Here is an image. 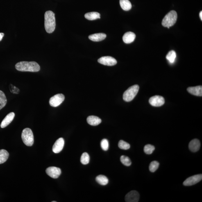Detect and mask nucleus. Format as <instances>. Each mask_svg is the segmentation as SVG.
I'll return each mask as SVG.
<instances>
[{"instance_id": "nucleus-20", "label": "nucleus", "mask_w": 202, "mask_h": 202, "mask_svg": "<svg viewBox=\"0 0 202 202\" xmlns=\"http://www.w3.org/2000/svg\"><path fill=\"white\" fill-rule=\"evenodd\" d=\"M119 3L123 10L128 11L131 9L132 5L129 0H120Z\"/></svg>"}, {"instance_id": "nucleus-14", "label": "nucleus", "mask_w": 202, "mask_h": 202, "mask_svg": "<svg viewBox=\"0 0 202 202\" xmlns=\"http://www.w3.org/2000/svg\"><path fill=\"white\" fill-rule=\"evenodd\" d=\"M200 146H201V144L200 140L197 139H194L191 140L189 143V148L190 151L195 153L199 151Z\"/></svg>"}, {"instance_id": "nucleus-27", "label": "nucleus", "mask_w": 202, "mask_h": 202, "mask_svg": "<svg viewBox=\"0 0 202 202\" xmlns=\"http://www.w3.org/2000/svg\"><path fill=\"white\" fill-rule=\"evenodd\" d=\"M120 160L122 163L125 166H130L131 164V161L130 158L125 155L121 156Z\"/></svg>"}, {"instance_id": "nucleus-19", "label": "nucleus", "mask_w": 202, "mask_h": 202, "mask_svg": "<svg viewBox=\"0 0 202 202\" xmlns=\"http://www.w3.org/2000/svg\"><path fill=\"white\" fill-rule=\"evenodd\" d=\"M85 17L88 20H94L97 19H101V14L97 12H88L85 14Z\"/></svg>"}, {"instance_id": "nucleus-15", "label": "nucleus", "mask_w": 202, "mask_h": 202, "mask_svg": "<svg viewBox=\"0 0 202 202\" xmlns=\"http://www.w3.org/2000/svg\"><path fill=\"white\" fill-rule=\"evenodd\" d=\"M135 35L133 32H129L124 34L122 39L123 41L126 44H130L135 41Z\"/></svg>"}, {"instance_id": "nucleus-5", "label": "nucleus", "mask_w": 202, "mask_h": 202, "mask_svg": "<svg viewBox=\"0 0 202 202\" xmlns=\"http://www.w3.org/2000/svg\"><path fill=\"white\" fill-rule=\"evenodd\" d=\"M21 138L24 144L27 146H31L34 143V136L33 132L29 128H26L23 130Z\"/></svg>"}, {"instance_id": "nucleus-4", "label": "nucleus", "mask_w": 202, "mask_h": 202, "mask_svg": "<svg viewBox=\"0 0 202 202\" xmlns=\"http://www.w3.org/2000/svg\"><path fill=\"white\" fill-rule=\"evenodd\" d=\"M139 89V86L137 85L129 88L127 90L125 91L123 94V99L127 102L132 101L138 93Z\"/></svg>"}, {"instance_id": "nucleus-31", "label": "nucleus", "mask_w": 202, "mask_h": 202, "mask_svg": "<svg viewBox=\"0 0 202 202\" xmlns=\"http://www.w3.org/2000/svg\"><path fill=\"white\" fill-rule=\"evenodd\" d=\"M10 92L13 94H18L19 92V90L18 88L14 86L12 84H10L9 86Z\"/></svg>"}, {"instance_id": "nucleus-28", "label": "nucleus", "mask_w": 202, "mask_h": 202, "mask_svg": "<svg viewBox=\"0 0 202 202\" xmlns=\"http://www.w3.org/2000/svg\"><path fill=\"white\" fill-rule=\"evenodd\" d=\"M159 166V163L157 161H153L150 163L149 166V169L151 172H154L158 169Z\"/></svg>"}, {"instance_id": "nucleus-21", "label": "nucleus", "mask_w": 202, "mask_h": 202, "mask_svg": "<svg viewBox=\"0 0 202 202\" xmlns=\"http://www.w3.org/2000/svg\"><path fill=\"white\" fill-rule=\"evenodd\" d=\"M9 154L6 150L1 149L0 150V164L4 163L8 158Z\"/></svg>"}, {"instance_id": "nucleus-23", "label": "nucleus", "mask_w": 202, "mask_h": 202, "mask_svg": "<svg viewBox=\"0 0 202 202\" xmlns=\"http://www.w3.org/2000/svg\"><path fill=\"white\" fill-rule=\"evenodd\" d=\"M7 99L4 92L0 90V110L6 105Z\"/></svg>"}, {"instance_id": "nucleus-18", "label": "nucleus", "mask_w": 202, "mask_h": 202, "mask_svg": "<svg viewBox=\"0 0 202 202\" xmlns=\"http://www.w3.org/2000/svg\"><path fill=\"white\" fill-rule=\"evenodd\" d=\"M87 122L92 126H97L101 124V120L99 117L95 116H89L87 118Z\"/></svg>"}, {"instance_id": "nucleus-8", "label": "nucleus", "mask_w": 202, "mask_h": 202, "mask_svg": "<svg viewBox=\"0 0 202 202\" xmlns=\"http://www.w3.org/2000/svg\"><path fill=\"white\" fill-rule=\"evenodd\" d=\"M149 103L153 106L160 107L162 106L165 103V100L163 97L155 96L150 98Z\"/></svg>"}, {"instance_id": "nucleus-12", "label": "nucleus", "mask_w": 202, "mask_h": 202, "mask_svg": "<svg viewBox=\"0 0 202 202\" xmlns=\"http://www.w3.org/2000/svg\"><path fill=\"white\" fill-rule=\"evenodd\" d=\"M64 145V139L60 138L57 140L53 147V151L54 153H60L63 149Z\"/></svg>"}, {"instance_id": "nucleus-17", "label": "nucleus", "mask_w": 202, "mask_h": 202, "mask_svg": "<svg viewBox=\"0 0 202 202\" xmlns=\"http://www.w3.org/2000/svg\"><path fill=\"white\" fill-rule=\"evenodd\" d=\"M106 35L103 33L94 34L89 36L88 38L91 41L94 42H99L106 38Z\"/></svg>"}, {"instance_id": "nucleus-9", "label": "nucleus", "mask_w": 202, "mask_h": 202, "mask_svg": "<svg viewBox=\"0 0 202 202\" xmlns=\"http://www.w3.org/2000/svg\"><path fill=\"white\" fill-rule=\"evenodd\" d=\"M98 62L103 65L113 66L117 64V61L115 58L110 56L101 57L98 60Z\"/></svg>"}, {"instance_id": "nucleus-33", "label": "nucleus", "mask_w": 202, "mask_h": 202, "mask_svg": "<svg viewBox=\"0 0 202 202\" xmlns=\"http://www.w3.org/2000/svg\"><path fill=\"white\" fill-rule=\"evenodd\" d=\"M200 19H201V20H202V11H201L200 13Z\"/></svg>"}, {"instance_id": "nucleus-6", "label": "nucleus", "mask_w": 202, "mask_h": 202, "mask_svg": "<svg viewBox=\"0 0 202 202\" xmlns=\"http://www.w3.org/2000/svg\"><path fill=\"white\" fill-rule=\"evenodd\" d=\"M65 99V97L62 94L55 95L49 99V103L50 106L53 107H57L63 102Z\"/></svg>"}, {"instance_id": "nucleus-22", "label": "nucleus", "mask_w": 202, "mask_h": 202, "mask_svg": "<svg viewBox=\"0 0 202 202\" xmlns=\"http://www.w3.org/2000/svg\"><path fill=\"white\" fill-rule=\"evenodd\" d=\"M96 179L98 183L103 186L107 185L109 182L108 178L102 175H100L97 177Z\"/></svg>"}, {"instance_id": "nucleus-30", "label": "nucleus", "mask_w": 202, "mask_h": 202, "mask_svg": "<svg viewBox=\"0 0 202 202\" xmlns=\"http://www.w3.org/2000/svg\"><path fill=\"white\" fill-rule=\"evenodd\" d=\"M101 146L102 149L104 151H107L109 148V143L108 140L106 139H103L101 141Z\"/></svg>"}, {"instance_id": "nucleus-11", "label": "nucleus", "mask_w": 202, "mask_h": 202, "mask_svg": "<svg viewBox=\"0 0 202 202\" xmlns=\"http://www.w3.org/2000/svg\"><path fill=\"white\" fill-rule=\"evenodd\" d=\"M140 198L139 193L136 191H132L128 193L125 197V200L127 202H138Z\"/></svg>"}, {"instance_id": "nucleus-3", "label": "nucleus", "mask_w": 202, "mask_h": 202, "mask_svg": "<svg viewBox=\"0 0 202 202\" xmlns=\"http://www.w3.org/2000/svg\"><path fill=\"white\" fill-rule=\"evenodd\" d=\"M178 14L176 11L172 10L166 15L162 21V25L165 27L169 28L170 27L174 25L176 23Z\"/></svg>"}, {"instance_id": "nucleus-25", "label": "nucleus", "mask_w": 202, "mask_h": 202, "mask_svg": "<svg viewBox=\"0 0 202 202\" xmlns=\"http://www.w3.org/2000/svg\"><path fill=\"white\" fill-rule=\"evenodd\" d=\"M176 57V52L174 51H171L169 52L166 56V58L169 61L170 63H172L174 62Z\"/></svg>"}, {"instance_id": "nucleus-1", "label": "nucleus", "mask_w": 202, "mask_h": 202, "mask_svg": "<svg viewBox=\"0 0 202 202\" xmlns=\"http://www.w3.org/2000/svg\"><path fill=\"white\" fill-rule=\"evenodd\" d=\"M17 71H21L37 72L40 71V67L35 62H18L15 66Z\"/></svg>"}, {"instance_id": "nucleus-2", "label": "nucleus", "mask_w": 202, "mask_h": 202, "mask_svg": "<svg viewBox=\"0 0 202 202\" xmlns=\"http://www.w3.org/2000/svg\"><path fill=\"white\" fill-rule=\"evenodd\" d=\"M45 28L48 33H51L54 31L56 26L55 14L51 11L45 14Z\"/></svg>"}, {"instance_id": "nucleus-34", "label": "nucleus", "mask_w": 202, "mask_h": 202, "mask_svg": "<svg viewBox=\"0 0 202 202\" xmlns=\"http://www.w3.org/2000/svg\"><path fill=\"white\" fill-rule=\"evenodd\" d=\"M52 202H56V201H52Z\"/></svg>"}, {"instance_id": "nucleus-24", "label": "nucleus", "mask_w": 202, "mask_h": 202, "mask_svg": "<svg viewBox=\"0 0 202 202\" xmlns=\"http://www.w3.org/2000/svg\"><path fill=\"white\" fill-rule=\"evenodd\" d=\"M90 156L88 153H83L80 158V162L84 165H87L90 162Z\"/></svg>"}, {"instance_id": "nucleus-26", "label": "nucleus", "mask_w": 202, "mask_h": 202, "mask_svg": "<svg viewBox=\"0 0 202 202\" xmlns=\"http://www.w3.org/2000/svg\"><path fill=\"white\" fill-rule=\"evenodd\" d=\"M155 149L154 146L151 144H148L145 146L144 148V151L145 153L148 155L151 154Z\"/></svg>"}, {"instance_id": "nucleus-16", "label": "nucleus", "mask_w": 202, "mask_h": 202, "mask_svg": "<svg viewBox=\"0 0 202 202\" xmlns=\"http://www.w3.org/2000/svg\"><path fill=\"white\" fill-rule=\"evenodd\" d=\"M187 91L190 94L194 95V96H202V87L201 86L189 87L187 89Z\"/></svg>"}, {"instance_id": "nucleus-13", "label": "nucleus", "mask_w": 202, "mask_h": 202, "mask_svg": "<svg viewBox=\"0 0 202 202\" xmlns=\"http://www.w3.org/2000/svg\"><path fill=\"white\" fill-rule=\"evenodd\" d=\"M14 117H15V114L14 112H11L8 114L2 122L1 124V127L4 128L8 126L13 121Z\"/></svg>"}, {"instance_id": "nucleus-7", "label": "nucleus", "mask_w": 202, "mask_h": 202, "mask_svg": "<svg viewBox=\"0 0 202 202\" xmlns=\"http://www.w3.org/2000/svg\"><path fill=\"white\" fill-rule=\"evenodd\" d=\"M202 179V174H199L189 177L183 182V184L185 186H191L197 183Z\"/></svg>"}, {"instance_id": "nucleus-10", "label": "nucleus", "mask_w": 202, "mask_h": 202, "mask_svg": "<svg viewBox=\"0 0 202 202\" xmlns=\"http://www.w3.org/2000/svg\"><path fill=\"white\" fill-rule=\"evenodd\" d=\"M46 172L48 176L54 178H57L61 174L62 171L60 168L50 167L46 169Z\"/></svg>"}, {"instance_id": "nucleus-32", "label": "nucleus", "mask_w": 202, "mask_h": 202, "mask_svg": "<svg viewBox=\"0 0 202 202\" xmlns=\"http://www.w3.org/2000/svg\"><path fill=\"white\" fill-rule=\"evenodd\" d=\"M4 34L2 33H0V41H1L3 38V37H4Z\"/></svg>"}, {"instance_id": "nucleus-29", "label": "nucleus", "mask_w": 202, "mask_h": 202, "mask_svg": "<svg viewBox=\"0 0 202 202\" xmlns=\"http://www.w3.org/2000/svg\"><path fill=\"white\" fill-rule=\"evenodd\" d=\"M118 147L120 149L123 150H128L130 148V145L128 143L124 140H121L118 143Z\"/></svg>"}]
</instances>
